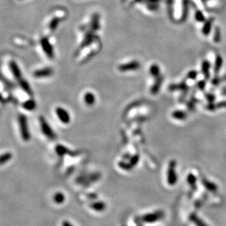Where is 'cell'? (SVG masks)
Segmentation results:
<instances>
[{"instance_id":"obj_1","label":"cell","mask_w":226,"mask_h":226,"mask_svg":"<svg viewBox=\"0 0 226 226\" xmlns=\"http://www.w3.org/2000/svg\"><path fill=\"white\" fill-rule=\"evenodd\" d=\"M18 126H19L20 133L21 138L24 141H29L30 139V132L28 126L27 118L24 115L21 114L18 117Z\"/></svg>"},{"instance_id":"obj_2","label":"cell","mask_w":226,"mask_h":226,"mask_svg":"<svg viewBox=\"0 0 226 226\" xmlns=\"http://www.w3.org/2000/svg\"><path fill=\"white\" fill-rule=\"evenodd\" d=\"M39 122H40L41 130L44 136L49 140H54L56 138V134L54 132L52 128L51 127L47 120L45 119L44 117H40Z\"/></svg>"},{"instance_id":"obj_3","label":"cell","mask_w":226,"mask_h":226,"mask_svg":"<svg viewBox=\"0 0 226 226\" xmlns=\"http://www.w3.org/2000/svg\"><path fill=\"white\" fill-rule=\"evenodd\" d=\"M41 45L42 47L43 52L49 58L54 57V49L52 45L51 44L50 41L47 37H43L41 40Z\"/></svg>"},{"instance_id":"obj_4","label":"cell","mask_w":226,"mask_h":226,"mask_svg":"<svg viewBox=\"0 0 226 226\" xmlns=\"http://www.w3.org/2000/svg\"><path fill=\"white\" fill-rule=\"evenodd\" d=\"M55 112L59 120L63 123H68L70 122V115L68 114V111L65 110L63 107H56Z\"/></svg>"},{"instance_id":"obj_5","label":"cell","mask_w":226,"mask_h":226,"mask_svg":"<svg viewBox=\"0 0 226 226\" xmlns=\"http://www.w3.org/2000/svg\"><path fill=\"white\" fill-rule=\"evenodd\" d=\"M52 74H53V69L49 67L38 69V70H36L33 73V76L37 79L46 78V77L51 76Z\"/></svg>"},{"instance_id":"obj_6","label":"cell","mask_w":226,"mask_h":226,"mask_svg":"<svg viewBox=\"0 0 226 226\" xmlns=\"http://www.w3.org/2000/svg\"><path fill=\"white\" fill-rule=\"evenodd\" d=\"M9 67H10L11 73L14 75L15 79H16L18 82L20 80H21L22 79L21 71V69L18 64H17L15 61H10V63H9Z\"/></svg>"},{"instance_id":"obj_7","label":"cell","mask_w":226,"mask_h":226,"mask_svg":"<svg viewBox=\"0 0 226 226\" xmlns=\"http://www.w3.org/2000/svg\"><path fill=\"white\" fill-rule=\"evenodd\" d=\"M37 106V103L35 101L34 99H29L27 101H26L25 102L23 103V107L25 110H27L28 111H32L34 110L35 108H36Z\"/></svg>"},{"instance_id":"obj_8","label":"cell","mask_w":226,"mask_h":226,"mask_svg":"<svg viewBox=\"0 0 226 226\" xmlns=\"http://www.w3.org/2000/svg\"><path fill=\"white\" fill-rule=\"evenodd\" d=\"M18 83H19L21 88L26 93H27L29 95H33V91H32V89L30 88L29 84H28L27 81L23 80V78H22L21 80L18 81Z\"/></svg>"},{"instance_id":"obj_9","label":"cell","mask_w":226,"mask_h":226,"mask_svg":"<svg viewBox=\"0 0 226 226\" xmlns=\"http://www.w3.org/2000/svg\"><path fill=\"white\" fill-rule=\"evenodd\" d=\"M222 65H223V58L221 57V56L218 55L216 58L215 65H214V72H215V73L220 72Z\"/></svg>"},{"instance_id":"obj_10","label":"cell","mask_w":226,"mask_h":226,"mask_svg":"<svg viewBox=\"0 0 226 226\" xmlns=\"http://www.w3.org/2000/svg\"><path fill=\"white\" fill-rule=\"evenodd\" d=\"M213 18H211L209 20H208V21L205 24L204 27L203 28V33L204 35H208L211 31V29H212V22H213Z\"/></svg>"},{"instance_id":"obj_11","label":"cell","mask_w":226,"mask_h":226,"mask_svg":"<svg viewBox=\"0 0 226 226\" xmlns=\"http://www.w3.org/2000/svg\"><path fill=\"white\" fill-rule=\"evenodd\" d=\"M54 201L57 204H60V203H63L65 201V196L62 193H56L54 194L53 197Z\"/></svg>"},{"instance_id":"obj_12","label":"cell","mask_w":226,"mask_h":226,"mask_svg":"<svg viewBox=\"0 0 226 226\" xmlns=\"http://www.w3.org/2000/svg\"><path fill=\"white\" fill-rule=\"evenodd\" d=\"M209 68H210V63L208 61H204L203 63L202 69L203 72L204 73L206 79L209 78Z\"/></svg>"},{"instance_id":"obj_13","label":"cell","mask_w":226,"mask_h":226,"mask_svg":"<svg viewBox=\"0 0 226 226\" xmlns=\"http://www.w3.org/2000/svg\"><path fill=\"white\" fill-rule=\"evenodd\" d=\"M218 108H226V101H221L217 104H210L207 107V109L209 110H215Z\"/></svg>"},{"instance_id":"obj_14","label":"cell","mask_w":226,"mask_h":226,"mask_svg":"<svg viewBox=\"0 0 226 226\" xmlns=\"http://www.w3.org/2000/svg\"><path fill=\"white\" fill-rule=\"evenodd\" d=\"M84 99L85 102L89 105L93 104L94 101H95V97H94L93 94L91 93H87L85 95H84Z\"/></svg>"},{"instance_id":"obj_15","label":"cell","mask_w":226,"mask_h":226,"mask_svg":"<svg viewBox=\"0 0 226 226\" xmlns=\"http://www.w3.org/2000/svg\"><path fill=\"white\" fill-rule=\"evenodd\" d=\"M60 21V19L59 18H54L51 21L49 25V29L52 30V31H54V29H56V28L58 27V25H59Z\"/></svg>"},{"instance_id":"obj_16","label":"cell","mask_w":226,"mask_h":226,"mask_svg":"<svg viewBox=\"0 0 226 226\" xmlns=\"http://www.w3.org/2000/svg\"><path fill=\"white\" fill-rule=\"evenodd\" d=\"M12 158V154L10 153H5V154L0 156V165H2L10 161Z\"/></svg>"},{"instance_id":"obj_17","label":"cell","mask_w":226,"mask_h":226,"mask_svg":"<svg viewBox=\"0 0 226 226\" xmlns=\"http://www.w3.org/2000/svg\"><path fill=\"white\" fill-rule=\"evenodd\" d=\"M139 67V64L137 63H131L127 64V65H123V66L120 67L121 70H129V69H136Z\"/></svg>"},{"instance_id":"obj_18","label":"cell","mask_w":226,"mask_h":226,"mask_svg":"<svg viewBox=\"0 0 226 226\" xmlns=\"http://www.w3.org/2000/svg\"><path fill=\"white\" fill-rule=\"evenodd\" d=\"M214 40L216 43H219L221 40V35H220V29L218 27L216 28L215 33H214Z\"/></svg>"},{"instance_id":"obj_19","label":"cell","mask_w":226,"mask_h":226,"mask_svg":"<svg viewBox=\"0 0 226 226\" xmlns=\"http://www.w3.org/2000/svg\"><path fill=\"white\" fill-rule=\"evenodd\" d=\"M195 17H196V19L199 21H203L205 20V17L201 11H197L195 14Z\"/></svg>"},{"instance_id":"obj_20","label":"cell","mask_w":226,"mask_h":226,"mask_svg":"<svg viewBox=\"0 0 226 226\" xmlns=\"http://www.w3.org/2000/svg\"><path fill=\"white\" fill-rule=\"evenodd\" d=\"M220 79L219 78V77H215V78L212 80V84H214V85H217V84H220Z\"/></svg>"},{"instance_id":"obj_21","label":"cell","mask_w":226,"mask_h":226,"mask_svg":"<svg viewBox=\"0 0 226 226\" xmlns=\"http://www.w3.org/2000/svg\"><path fill=\"white\" fill-rule=\"evenodd\" d=\"M151 72L154 73V74H157L158 73V68L157 66H154L153 68H151Z\"/></svg>"},{"instance_id":"obj_22","label":"cell","mask_w":226,"mask_h":226,"mask_svg":"<svg viewBox=\"0 0 226 226\" xmlns=\"http://www.w3.org/2000/svg\"><path fill=\"white\" fill-rule=\"evenodd\" d=\"M199 87L201 88V89H202V90L203 89V88H204V87H205V82H204V81H201V82H200Z\"/></svg>"},{"instance_id":"obj_23","label":"cell","mask_w":226,"mask_h":226,"mask_svg":"<svg viewBox=\"0 0 226 226\" xmlns=\"http://www.w3.org/2000/svg\"><path fill=\"white\" fill-rule=\"evenodd\" d=\"M63 226H73L68 221H64L63 223Z\"/></svg>"},{"instance_id":"obj_24","label":"cell","mask_w":226,"mask_h":226,"mask_svg":"<svg viewBox=\"0 0 226 226\" xmlns=\"http://www.w3.org/2000/svg\"><path fill=\"white\" fill-rule=\"evenodd\" d=\"M222 93H223V95H226V88H224L223 92H222Z\"/></svg>"},{"instance_id":"obj_25","label":"cell","mask_w":226,"mask_h":226,"mask_svg":"<svg viewBox=\"0 0 226 226\" xmlns=\"http://www.w3.org/2000/svg\"><path fill=\"white\" fill-rule=\"evenodd\" d=\"M159 0H150V2H158Z\"/></svg>"}]
</instances>
